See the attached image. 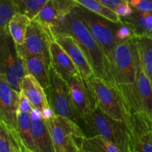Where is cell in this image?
<instances>
[{
    "mask_svg": "<svg viewBox=\"0 0 152 152\" xmlns=\"http://www.w3.org/2000/svg\"><path fill=\"white\" fill-rule=\"evenodd\" d=\"M55 32L71 34L87 57L95 75L115 85L111 65L103 49L95 39L86 24L75 13L71 11L67 14L59 26L52 31L51 36Z\"/></svg>",
    "mask_w": 152,
    "mask_h": 152,
    "instance_id": "cell-1",
    "label": "cell"
},
{
    "mask_svg": "<svg viewBox=\"0 0 152 152\" xmlns=\"http://www.w3.org/2000/svg\"><path fill=\"white\" fill-rule=\"evenodd\" d=\"M123 96L129 134V152H152V121L145 112L136 85L117 86Z\"/></svg>",
    "mask_w": 152,
    "mask_h": 152,
    "instance_id": "cell-2",
    "label": "cell"
},
{
    "mask_svg": "<svg viewBox=\"0 0 152 152\" xmlns=\"http://www.w3.org/2000/svg\"><path fill=\"white\" fill-rule=\"evenodd\" d=\"M86 137L101 136L117 145L122 152H129V129L126 123L115 120L99 107L92 110L82 123Z\"/></svg>",
    "mask_w": 152,
    "mask_h": 152,
    "instance_id": "cell-3",
    "label": "cell"
},
{
    "mask_svg": "<svg viewBox=\"0 0 152 152\" xmlns=\"http://www.w3.org/2000/svg\"><path fill=\"white\" fill-rule=\"evenodd\" d=\"M28 74L9 29L1 32L0 77L4 78L12 88L20 94L21 82Z\"/></svg>",
    "mask_w": 152,
    "mask_h": 152,
    "instance_id": "cell-4",
    "label": "cell"
},
{
    "mask_svg": "<svg viewBox=\"0 0 152 152\" xmlns=\"http://www.w3.org/2000/svg\"><path fill=\"white\" fill-rule=\"evenodd\" d=\"M45 93L49 106L56 115L68 119L81 126V119L73 103L68 82L51 66L49 68V85Z\"/></svg>",
    "mask_w": 152,
    "mask_h": 152,
    "instance_id": "cell-5",
    "label": "cell"
},
{
    "mask_svg": "<svg viewBox=\"0 0 152 152\" xmlns=\"http://www.w3.org/2000/svg\"><path fill=\"white\" fill-rule=\"evenodd\" d=\"M73 12L86 24L108 58L113 49L119 43L117 39V31L123 22L116 23L111 22L77 3Z\"/></svg>",
    "mask_w": 152,
    "mask_h": 152,
    "instance_id": "cell-6",
    "label": "cell"
},
{
    "mask_svg": "<svg viewBox=\"0 0 152 152\" xmlns=\"http://www.w3.org/2000/svg\"><path fill=\"white\" fill-rule=\"evenodd\" d=\"M116 86L136 83L137 67L133 38L118 43L108 58Z\"/></svg>",
    "mask_w": 152,
    "mask_h": 152,
    "instance_id": "cell-7",
    "label": "cell"
},
{
    "mask_svg": "<svg viewBox=\"0 0 152 152\" xmlns=\"http://www.w3.org/2000/svg\"><path fill=\"white\" fill-rule=\"evenodd\" d=\"M97 107L115 120L126 123V113L123 96L116 85L94 75L90 79Z\"/></svg>",
    "mask_w": 152,
    "mask_h": 152,
    "instance_id": "cell-8",
    "label": "cell"
},
{
    "mask_svg": "<svg viewBox=\"0 0 152 152\" xmlns=\"http://www.w3.org/2000/svg\"><path fill=\"white\" fill-rule=\"evenodd\" d=\"M45 121L56 152H71L78 149L76 140L86 136L78 125L56 114Z\"/></svg>",
    "mask_w": 152,
    "mask_h": 152,
    "instance_id": "cell-9",
    "label": "cell"
},
{
    "mask_svg": "<svg viewBox=\"0 0 152 152\" xmlns=\"http://www.w3.org/2000/svg\"><path fill=\"white\" fill-rule=\"evenodd\" d=\"M19 96L20 94L12 88L7 81L0 77V123L4 125L22 148L24 145L18 126Z\"/></svg>",
    "mask_w": 152,
    "mask_h": 152,
    "instance_id": "cell-10",
    "label": "cell"
},
{
    "mask_svg": "<svg viewBox=\"0 0 152 152\" xmlns=\"http://www.w3.org/2000/svg\"><path fill=\"white\" fill-rule=\"evenodd\" d=\"M68 83L73 103L83 123L92 110L97 107L94 91L90 80H84L81 75L73 77Z\"/></svg>",
    "mask_w": 152,
    "mask_h": 152,
    "instance_id": "cell-11",
    "label": "cell"
},
{
    "mask_svg": "<svg viewBox=\"0 0 152 152\" xmlns=\"http://www.w3.org/2000/svg\"><path fill=\"white\" fill-rule=\"evenodd\" d=\"M53 41L48 31L35 20L31 21L27 30L22 47L31 54L42 59L50 66V46Z\"/></svg>",
    "mask_w": 152,
    "mask_h": 152,
    "instance_id": "cell-12",
    "label": "cell"
},
{
    "mask_svg": "<svg viewBox=\"0 0 152 152\" xmlns=\"http://www.w3.org/2000/svg\"><path fill=\"white\" fill-rule=\"evenodd\" d=\"M74 0H49L34 20L38 22L51 37V33L59 25L67 14L73 11Z\"/></svg>",
    "mask_w": 152,
    "mask_h": 152,
    "instance_id": "cell-13",
    "label": "cell"
},
{
    "mask_svg": "<svg viewBox=\"0 0 152 152\" xmlns=\"http://www.w3.org/2000/svg\"><path fill=\"white\" fill-rule=\"evenodd\" d=\"M51 37L52 39L57 42L68 53L78 68L82 78L89 80L95 75L87 57L83 53L81 48L77 44L75 39L71 34L64 32H55L52 34Z\"/></svg>",
    "mask_w": 152,
    "mask_h": 152,
    "instance_id": "cell-14",
    "label": "cell"
},
{
    "mask_svg": "<svg viewBox=\"0 0 152 152\" xmlns=\"http://www.w3.org/2000/svg\"><path fill=\"white\" fill-rule=\"evenodd\" d=\"M50 54L51 67L65 81L80 75L78 68L68 53L55 40L50 44Z\"/></svg>",
    "mask_w": 152,
    "mask_h": 152,
    "instance_id": "cell-15",
    "label": "cell"
},
{
    "mask_svg": "<svg viewBox=\"0 0 152 152\" xmlns=\"http://www.w3.org/2000/svg\"><path fill=\"white\" fill-rule=\"evenodd\" d=\"M133 44L137 67L136 83H135L137 91L147 115L152 121V86L149 79L147 77L142 68L134 37H133Z\"/></svg>",
    "mask_w": 152,
    "mask_h": 152,
    "instance_id": "cell-16",
    "label": "cell"
},
{
    "mask_svg": "<svg viewBox=\"0 0 152 152\" xmlns=\"http://www.w3.org/2000/svg\"><path fill=\"white\" fill-rule=\"evenodd\" d=\"M33 137L39 152H56L47 122L42 112L34 108L31 114Z\"/></svg>",
    "mask_w": 152,
    "mask_h": 152,
    "instance_id": "cell-17",
    "label": "cell"
},
{
    "mask_svg": "<svg viewBox=\"0 0 152 152\" xmlns=\"http://www.w3.org/2000/svg\"><path fill=\"white\" fill-rule=\"evenodd\" d=\"M16 45L28 74L33 76L45 91L49 85V68L50 66L42 59L27 51L22 45Z\"/></svg>",
    "mask_w": 152,
    "mask_h": 152,
    "instance_id": "cell-18",
    "label": "cell"
},
{
    "mask_svg": "<svg viewBox=\"0 0 152 152\" xmlns=\"http://www.w3.org/2000/svg\"><path fill=\"white\" fill-rule=\"evenodd\" d=\"M21 93L29 100L34 108L44 111L49 104L45 91L38 81L31 74L25 76L20 83Z\"/></svg>",
    "mask_w": 152,
    "mask_h": 152,
    "instance_id": "cell-19",
    "label": "cell"
},
{
    "mask_svg": "<svg viewBox=\"0 0 152 152\" xmlns=\"http://www.w3.org/2000/svg\"><path fill=\"white\" fill-rule=\"evenodd\" d=\"M121 22L132 29L134 37H145L152 39V11L133 10L129 16L121 18Z\"/></svg>",
    "mask_w": 152,
    "mask_h": 152,
    "instance_id": "cell-20",
    "label": "cell"
},
{
    "mask_svg": "<svg viewBox=\"0 0 152 152\" xmlns=\"http://www.w3.org/2000/svg\"><path fill=\"white\" fill-rule=\"evenodd\" d=\"M79 152H122L120 148L101 136L86 137L76 140Z\"/></svg>",
    "mask_w": 152,
    "mask_h": 152,
    "instance_id": "cell-21",
    "label": "cell"
},
{
    "mask_svg": "<svg viewBox=\"0 0 152 152\" xmlns=\"http://www.w3.org/2000/svg\"><path fill=\"white\" fill-rule=\"evenodd\" d=\"M18 126L21 140L26 149L33 152H39L33 137L31 114L19 111Z\"/></svg>",
    "mask_w": 152,
    "mask_h": 152,
    "instance_id": "cell-22",
    "label": "cell"
},
{
    "mask_svg": "<svg viewBox=\"0 0 152 152\" xmlns=\"http://www.w3.org/2000/svg\"><path fill=\"white\" fill-rule=\"evenodd\" d=\"M31 21L28 16L20 13L15 15L10 20L8 25L9 32L18 45H23L25 43L27 30Z\"/></svg>",
    "mask_w": 152,
    "mask_h": 152,
    "instance_id": "cell-23",
    "label": "cell"
},
{
    "mask_svg": "<svg viewBox=\"0 0 152 152\" xmlns=\"http://www.w3.org/2000/svg\"><path fill=\"white\" fill-rule=\"evenodd\" d=\"M134 39L142 68L152 86V39L145 37H134Z\"/></svg>",
    "mask_w": 152,
    "mask_h": 152,
    "instance_id": "cell-24",
    "label": "cell"
},
{
    "mask_svg": "<svg viewBox=\"0 0 152 152\" xmlns=\"http://www.w3.org/2000/svg\"><path fill=\"white\" fill-rule=\"evenodd\" d=\"M77 4H80L82 7H85L87 10L96 13L111 22L120 23L121 19L114 11L108 7H105L96 0H74Z\"/></svg>",
    "mask_w": 152,
    "mask_h": 152,
    "instance_id": "cell-25",
    "label": "cell"
},
{
    "mask_svg": "<svg viewBox=\"0 0 152 152\" xmlns=\"http://www.w3.org/2000/svg\"><path fill=\"white\" fill-rule=\"evenodd\" d=\"M19 13L16 0H0V33L8 30L10 20Z\"/></svg>",
    "mask_w": 152,
    "mask_h": 152,
    "instance_id": "cell-26",
    "label": "cell"
},
{
    "mask_svg": "<svg viewBox=\"0 0 152 152\" xmlns=\"http://www.w3.org/2000/svg\"><path fill=\"white\" fill-rule=\"evenodd\" d=\"M49 0H16L19 13L34 20Z\"/></svg>",
    "mask_w": 152,
    "mask_h": 152,
    "instance_id": "cell-27",
    "label": "cell"
},
{
    "mask_svg": "<svg viewBox=\"0 0 152 152\" xmlns=\"http://www.w3.org/2000/svg\"><path fill=\"white\" fill-rule=\"evenodd\" d=\"M0 152H21L20 146L1 123H0Z\"/></svg>",
    "mask_w": 152,
    "mask_h": 152,
    "instance_id": "cell-28",
    "label": "cell"
},
{
    "mask_svg": "<svg viewBox=\"0 0 152 152\" xmlns=\"http://www.w3.org/2000/svg\"><path fill=\"white\" fill-rule=\"evenodd\" d=\"M132 10L139 12L152 11V0H128Z\"/></svg>",
    "mask_w": 152,
    "mask_h": 152,
    "instance_id": "cell-29",
    "label": "cell"
},
{
    "mask_svg": "<svg viewBox=\"0 0 152 152\" xmlns=\"http://www.w3.org/2000/svg\"><path fill=\"white\" fill-rule=\"evenodd\" d=\"M134 37L133 31L130 28L125 24L122 23L119 29L117 31V39L118 42L126 41Z\"/></svg>",
    "mask_w": 152,
    "mask_h": 152,
    "instance_id": "cell-30",
    "label": "cell"
},
{
    "mask_svg": "<svg viewBox=\"0 0 152 152\" xmlns=\"http://www.w3.org/2000/svg\"><path fill=\"white\" fill-rule=\"evenodd\" d=\"M116 13L117 9L123 4L128 3V0H96Z\"/></svg>",
    "mask_w": 152,
    "mask_h": 152,
    "instance_id": "cell-31",
    "label": "cell"
},
{
    "mask_svg": "<svg viewBox=\"0 0 152 152\" xmlns=\"http://www.w3.org/2000/svg\"><path fill=\"white\" fill-rule=\"evenodd\" d=\"M34 109V106L31 105V103L29 102V100H28L22 93H20V96H19V111H22V112H26L31 114V112H32Z\"/></svg>",
    "mask_w": 152,
    "mask_h": 152,
    "instance_id": "cell-32",
    "label": "cell"
},
{
    "mask_svg": "<svg viewBox=\"0 0 152 152\" xmlns=\"http://www.w3.org/2000/svg\"><path fill=\"white\" fill-rule=\"evenodd\" d=\"M42 115L43 119L45 120H48L51 118V117H53L55 115V114L53 111V110L51 109V108L48 107V108H45L44 111H42Z\"/></svg>",
    "mask_w": 152,
    "mask_h": 152,
    "instance_id": "cell-33",
    "label": "cell"
},
{
    "mask_svg": "<svg viewBox=\"0 0 152 152\" xmlns=\"http://www.w3.org/2000/svg\"><path fill=\"white\" fill-rule=\"evenodd\" d=\"M21 152H33V151H29V150L26 149V148H25V147H23V148H21Z\"/></svg>",
    "mask_w": 152,
    "mask_h": 152,
    "instance_id": "cell-34",
    "label": "cell"
},
{
    "mask_svg": "<svg viewBox=\"0 0 152 152\" xmlns=\"http://www.w3.org/2000/svg\"><path fill=\"white\" fill-rule=\"evenodd\" d=\"M71 152H79V151H78V149H77V150H76V151H71Z\"/></svg>",
    "mask_w": 152,
    "mask_h": 152,
    "instance_id": "cell-35",
    "label": "cell"
}]
</instances>
